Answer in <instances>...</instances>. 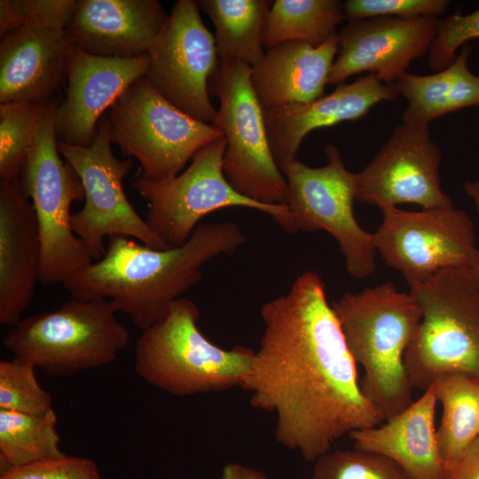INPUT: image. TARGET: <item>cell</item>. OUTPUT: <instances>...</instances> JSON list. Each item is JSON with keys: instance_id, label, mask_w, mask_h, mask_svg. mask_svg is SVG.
<instances>
[{"instance_id": "obj_2", "label": "cell", "mask_w": 479, "mask_h": 479, "mask_svg": "<svg viewBox=\"0 0 479 479\" xmlns=\"http://www.w3.org/2000/svg\"><path fill=\"white\" fill-rule=\"evenodd\" d=\"M247 241L232 221L200 224L185 244L154 249L130 238H108L104 256L69 278L71 298L114 301L144 330L163 318L173 302L201 279L214 258L235 254Z\"/></svg>"}, {"instance_id": "obj_7", "label": "cell", "mask_w": 479, "mask_h": 479, "mask_svg": "<svg viewBox=\"0 0 479 479\" xmlns=\"http://www.w3.org/2000/svg\"><path fill=\"white\" fill-rule=\"evenodd\" d=\"M56 100L45 105L36 123L20 181L35 210L41 243L40 282L64 284L93 263L71 224V206L85 198L80 177L62 161L55 130Z\"/></svg>"}, {"instance_id": "obj_33", "label": "cell", "mask_w": 479, "mask_h": 479, "mask_svg": "<svg viewBox=\"0 0 479 479\" xmlns=\"http://www.w3.org/2000/svg\"><path fill=\"white\" fill-rule=\"evenodd\" d=\"M479 38V9L462 14L457 12L437 20L436 35L428 52L429 67L441 71L452 64L457 51L473 39Z\"/></svg>"}, {"instance_id": "obj_1", "label": "cell", "mask_w": 479, "mask_h": 479, "mask_svg": "<svg viewBox=\"0 0 479 479\" xmlns=\"http://www.w3.org/2000/svg\"><path fill=\"white\" fill-rule=\"evenodd\" d=\"M263 332L241 389L276 414L275 438L308 462L342 436L384 421L364 395L320 275L306 271L260 310Z\"/></svg>"}, {"instance_id": "obj_6", "label": "cell", "mask_w": 479, "mask_h": 479, "mask_svg": "<svg viewBox=\"0 0 479 479\" xmlns=\"http://www.w3.org/2000/svg\"><path fill=\"white\" fill-rule=\"evenodd\" d=\"M410 293L422 315L404 354L412 388L450 373L479 378V289L469 269H444Z\"/></svg>"}, {"instance_id": "obj_28", "label": "cell", "mask_w": 479, "mask_h": 479, "mask_svg": "<svg viewBox=\"0 0 479 479\" xmlns=\"http://www.w3.org/2000/svg\"><path fill=\"white\" fill-rule=\"evenodd\" d=\"M54 410L35 415L0 409V460L3 471L65 457L59 448Z\"/></svg>"}, {"instance_id": "obj_11", "label": "cell", "mask_w": 479, "mask_h": 479, "mask_svg": "<svg viewBox=\"0 0 479 479\" xmlns=\"http://www.w3.org/2000/svg\"><path fill=\"white\" fill-rule=\"evenodd\" d=\"M327 163L312 168L297 158L279 167L288 187L287 205L297 231L323 230L337 241L349 275L365 279L376 269L373 233L365 231L354 215L357 173L345 167L334 145L325 147Z\"/></svg>"}, {"instance_id": "obj_38", "label": "cell", "mask_w": 479, "mask_h": 479, "mask_svg": "<svg viewBox=\"0 0 479 479\" xmlns=\"http://www.w3.org/2000/svg\"><path fill=\"white\" fill-rule=\"evenodd\" d=\"M464 189L467 194L473 200L479 219V180L466 181L464 183ZM469 271L474 282L479 289V247H477V256L475 262Z\"/></svg>"}, {"instance_id": "obj_4", "label": "cell", "mask_w": 479, "mask_h": 479, "mask_svg": "<svg viewBox=\"0 0 479 479\" xmlns=\"http://www.w3.org/2000/svg\"><path fill=\"white\" fill-rule=\"evenodd\" d=\"M200 310L191 300L173 302L167 315L142 330L135 347V371L170 395L190 397L241 387L255 350L224 349L199 329Z\"/></svg>"}, {"instance_id": "obj_36", "label": "cell", "mask_w": 479, "mask_h": 479, "mask_svg": "<svg viewBox=\"0 0 479 479\" xmlns=\"http://www.w3.org/2000/svg\"><path fill=\"white\" fill-rule=\"evenodd\" d=\"M444 479H479V437L457 465L445 472Z\"/></svg>"}, {"instance_id": "obj_23", "label": "cell", "mask_w": 479, "mask_h": 479, "mask_svg": "<svg viewBox=\"0 0 479 479\" xmlns=\"http://www.w3.org/2000/svg\"><path fill=\"white\" fill-rule=\"evenodd\" d=\"M436 403L430 385L404 411L377 426L350 433L353 448L390 459L410 479H444L435 426Z\"/></svg>"}, {"instance_id": "obj_12", "label": "cell", "mask_w": 479, "mask_h": 479, "mask_svg": "<svg viewBox=\"0 0 479 479\" xmlns=\"http://www.w3.org/2000/svg\"><path fill=\"white\" fill-rule=\"evenodd\" d=\"M112 144L102 118L90 145L81 147L59 142V153L73 167L84 190V205L71 218L75 234L86 244L94 261L106 254V237L122 236L136 239L154 249L169 248L129 201L123 179L134 161L117 159Z\"/></svg>"}, {"instance_id": "obj_5", "label": "cell", "mask_w": 479, "mask_h": 479, "mask_svg": "<svg viewBox=\"0 0 479 479\" xmlns=\"http://www.w3.org/2000/svg\"><path fill=\"white\" fill-rule=\"evenodd\" d=\"M114 301L72 299L9 326L4 346L50 376L66 377L114 362L129 345Z\"/></svg>"}, {"instance_id": "obj_37", "label": "cell", "mask_w": 479, "mask_h": 479, "mask_svg": "<svg viewBox=\"0 0 479 479\" xmlns=\"http://www.w3.org/2000/svg\"><path fill=\"white\" fill-rule=\"evenodd\" d=\"M221 479H268V477L256 468L239 462H230L223 467Z\"/></svg>"}, {"instance_id": "obj_30", "label": "cell", "mask_w": 479, "mask_h": 479, "mask_svg": "<svg viewBox=\"0 0 479 479\" xmlns=\"http://www.w3.org/2000/svg\"><path fill=\"white\" fill-rule=\"evenodd\" d=\"M314 462L311 479H410L396 462L368 451L331 450Z\"/></svg>"}, {"instance_id": "obj_8", "label": "cell", "mask_w": 479, "mask_h": 479, "mask_svg": "<svg viewBox=\"0 0 479 479\" xmlns=\"http://www.w3.org/2000/svg\"><path fill=\"white\" fill-rule=\"evenodd\" d=\"M107 111L102 119L111 142L123 156L136 158L138 175L151 181L177 177L202 147L224 137L211 124L169 103L145 75L131 83Z\"/></svg>"}, {"instance_id": "obj_21", "label": "cell", "mask_w": 479, "mask_h": 479, "mask_svg": "<svg viewBox=\"0 0 479 479\" xmlns=\"http://www.w3.org/2000/svg\"><path fill=\"white\" fill-rule=\"evenodd\" d=\"M394 84L365 75L350 83H341L330 94L307 104H294L264 111L271 148L279 167L296 158L304 137L316 129L365 116L382 101H396Z\"/></svg>"}, {"instance_id": "obj_25", "label": "cell", "mask_w": 479, "mask_h": 479, "mask_svg": "<svg viewBox=\"0 0 479 479\" xmlns=\"http://www.w3.org/2000/svg\"><path fill=\"white\" fill-rule=\"evenodd\" d=\"M431 385L443 407L436 439L446 472L479 437V378L450 373L440 375Z\"/></svg>"}, {"instance_id": "obj_22", "label": "cell", "mask_w": 479, "mask_h": 479, "mask_svg": "<svg viewBox=\"0 0 479 479\" xmlns=\"http://www.w3.org/2000/svg\"><path fill=\"white\" fill-rule=\"evenodd\" d=\"M338 51L337 31L318 47L290 41L267 50L250 76L263 112L310 103L324 96Z\"/></svg>"}, {"instance_id": "obj_26", "label": "cell", "mask_w": 479, "mask_h": 479, "mask_svg": "<svg viewBox=\"0 0 479 479\" xmlns=\"http://www.w3.org/2000/svg\"><path fill=\"white\" fill-rule=\"evenodd\" d=\"M216 29L219 60L256 66L263 58L264 20L272 0H199Z\"/></svg>"}, {"instance_id": "obj_27", "label": "cell", "mask_w": 479, "mask_h": 479, "mask_svg": "<svg viewBox=\"0 0 479 479\" xmlns=\"http://www.w3.org/2000/svg\"><path fill=\"white\" fill-rule=\"evenodd\" d=\"M343 20L339 0H275L264 20L263 47L269 50L290 41L318 47Z\"/></svg>"}, {"instance_id": "obj_24", "label": "cell", "mask_w": 479, "mask_h": 479, "mask_svg": "<svg viewBox=\"0 0 479 479\" xmlns=\"http://www.w3.org/2000/svg\"><path fill=\"white\" fill-rule=\"evenodd\" d=\"M471 51L465 44L451 66L435 74L405 72L397 78L394 85L408 102L403 123L426 126L447 114L479 106V76L468 67Z\"/></svg>"}, {"instance_id": "obj_13", "label": "cell", "mask_w": 479, "mask_h": 479, "mask_svg": "<svg viewBox=\"0 0 479 479\" xmlns=\"http://www.w3.org/2000/svg\"><path fill=\"white\" fill-rule=\"evenodd\" d=\"M373 233L376 251L398 271L410 289L447 268L470 269L477 256L474 224L462 209L451 207L413 212L381 208Z\"/></svg>"}, {"instance_id": "obj_15", "label": "cell", "mask_w": 479, "mask_h": 479, "mask_svg": "<svg viewBox=\"0 0 479 479\" xmlns=\"http://www.w3.org/2000/svg\"><path fill=\"white\" fill-rule=\"evenodd\" d=\"M441 152L429 126L401 123L364 169L356 199L380 209L412 203L423 209L453 206L443 191Z\"/></svg>"}, {"instance_id": "obj_31", "label": "cell", "mask_w": 479, "mask_h": 479, "mask_svg": "<svg viewBox=\"0 0 479 479\" xmlns=\"http://www.w3.org/2000/svg\"><path fill=\"white\" fill-rule=\"evenodd\" d=\"M35 368L15 357L0 361V409L35 415L53 410L51 395L40 386Z\"/></svg>"}, {"instance_id": "obj_17", "label": "cell", "mask_w": 479, "mask_h": 479, "mask_svg": "<svg viewBox=\"0 0 479 479\" xmlns=\"http://www.w3.org/2000/svg\"><path fill=\"white\" fill-rule=\"evenodd\" d=\"M149 54L136 58H106L70 45L65 99L55 113L59 142L90 145L105 111L136 80L146 75Z\"/></svg>"}, {"instance_id": "obj_34", "label": "cell", "mask_w": 479, "mask_h": 479, "mask_svg": "<svg viewBox=\"0 0 479 479\" xmlns=\"http://www.w3.org/2000/svg\"><path fill=\"white\" fill-rule=\"evenodd\" d=\"M450 4L448 0H348L342 3V7L344 20L352 21L380 16L438 18Z\"/></svg>"}, {"instance_id": "obj_19", "label": "cell", "mask_w": 479, "mask_h": 479, "mask_svg": "<svg viewBox=\"0 0 479 479\" xmlns=\"http://www.w3.org/2000/svg\"><path fill=\"white\" fill-rule=\"evenodd\" d=\"M41 243L35 210L20 179L0 182V324L19 322L40 281Z\"/></svg>"}, {"instance_id": "obj_32", "label": "cell", "mask_w": 479, "mask_h": 479, "mask_svg": "<svg viewBox=\"0 0 479 479\" xmlns=\"http://www.w3.org/2000/svg\"><path fill=\"white\" fill-rule=\"evenodd\" d=\"M77 0H1L0 35L25 26L64 32Z\"/></svg>"}, {"instance_id": "obj_9", "label": "cell", "mask_w": 479, "mask_h": 479, "mask_svg": "<svg viewBox=\"0 0 479 479\" xmlns=\"http://www.w3.org/2000/svg\"><path fill=\"white\" fill-rule=\"evenodd\" d=\"M224 136L202 147L177 177L151 181L137 175L133 187L147 202L145 221L169 247L186 242L201 219L226 208H245L269 215L288 234L296 233L287 204L267 205L238 192L223 171Z\"/></svg>"}, {"instance_id": "obj_29", "label": "cell", "mask_w": 479, "mask_h": 479, "mask_svg": "<svg viewBox=\"0 0 479 479\" xmlns=\"http://www.w3.org/2000/svg\"><path fill=\"white\" fill-rule=\"evenodd\" d=\"M23 102L0 104V177L20 179L43 107Z\"/></svg>"}, {"instance_id": "obj_18", "label": "cell", "mask_w": 479, "mask_h": 479, "mask_svg": "<svg viewBox=\"0 0 479 479\" xmlns=\"http://www.w3.org/2000/svg\"><path fill=\"white\" fill-rule=\"evenodd\" d=\"M168 18L157 0H77L64 34L89 54L136 58L148 54Z\"/></svg>"}, {"instance_id": "obj_14", "label": "cell", "mask_w": 479, "mask_h": 479, "mask_svg": "<svg viewBox=\"0 0 479 479\" xmlns=\"http://www.w3.org/2000/svg\"><path fill=\"white\" fill-rule=\"evenodd\" d=\"M198 1L178 0L148 54L146 78L154 90L192 118L212 122L208 82L219 58L213 34L203 23Z\"/></svg>"}, {"instance_id": "obj_10", "label": "cell", "mask_w": 479, "mask_h": 479, "mask_svg": "<svg viewBox=\"0 0 479 479\" xmlns=\"http://www.w3.org/2000/svg\"><path fill=\"white\" fill-rule=\"evenodd\" d=\"M252 67L219 60L212 76L220 107L211 125L223 132V171L240 194L267 205L287 204L288 187L273 156L264 113L251 83Z\"/></svg>"}, {"instance_id": "obj_35", "label": "cell", "mask_w": 479, "mask_h": 479, "mask_svg": "<svg viewBox=\"0 0 479 479\" xmlns=\"http://www.w3.org/2000/svg\"><path fill=\"white\" fill-rule=\"evenodd\" d=\"M0 479H100V473L92 459L66 455L6 469Z\"/></svg>"}, {"instance_id": "obj_3", "label": "cell", "mask_w": 479, "mask_h": 479, "mask_svg": "<svg viewBox=\"0 0 479 479\" xmlns=\"http://www.w3.org/2000/svg\"><path fill=\"white\" fill-rule=\"evenodd\" d=\"M331 306L353 359L364 369V395L384 420L404 411L413 402L404 354L421 320L416 299L385 282L345 293Z\"/></svg>"}, {"instance_id": "obj_20", "label": "cell", "mask_w": 479, "mask_h": 479, "mask_svg": "<svg viewBox=\"0 0 479 479\" xmlns=\"http://www.w3.org/2000/svg\"><path fill=\"white\" fill-rule=\"evenodd\" d=\"M70 44L64 32L25 26L0 41V104L45 106L67 81Z\"/></svg>"}, {"instance_id": "obj_16", "label": "cell", "mask_w": 479, "mask_h": 479, "mask_svg": "<svg viewBox=\"0 0 479 479\" xmlns=\"http://www.w3.org/2000/svg\"><path fill=\"white\" fill-rule=\"evenodd\" d=\"M438 18L380 16L348 21L339 33L338 57L327 84L366 72L392 85L411 62L428 54Z\"/></svg>"}]
</instances>
